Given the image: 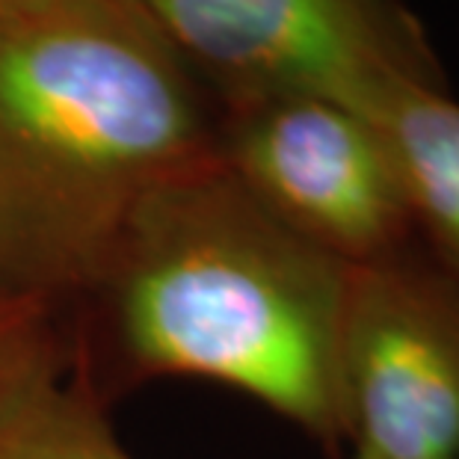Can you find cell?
Returning <instances> with one entry per match:
<instances>
[{
  "label": "cell",
  "instance_id": "6da1fadb",
  "mask_svg": "<svg viewBox=\"0 0 459 459\" xmlns=\"http://www.w3.org/2000/svg\"><path fill=\"white\" fill-rule=\"evenodd\" d=\"M347 264L264 211L220 160L163 184L68 311V377L107 406L152 379H208L329 451L344 445Z\"/></svg>",
  "mask_w": 459,
  "mask_h": 459
},
{
  "label": "cell",
  "instance_id": "7a4b0ae2",
  "mask_svg": "<svg viewBox=\"0 0 459 459\" xmlns=\"http://www.w3.org/2000/svg\"><path fill=\"white\" fill-rule=\"evenodd\" d=\"M220 160L172 48L125 0L0 24V288L68 315L136 208Z\"/></svg>",
  "mask_w": 459,
  "mask_h": 459
},
{
  "label": "cell",
  "instance_id": "3957f363",
  "mask_svg": "<svg viewBox=\"0 0 459 459\" xmlns=\"http://www.w3.org/2000/svg\"><path fill=\"white\" fill-rule=\"evenodd\" d=\"M229 107L315 95L370 119L403 83L447 90L424 27L400 0H125Z\"/></svg>",
  "mask_w": 459,
  "mask_h": 459
},
{
  "label": "cell",
  "instance_id": "277c9868",
  "mask_svg": "<svg viewBox=\"0 0 459 459\" xmlns=\"http://www.w3.org/2000/svg\"><path fill=\"white\" fill-rule=\"evenodd\" d=\"M338 406L356 459H459V285L421 247L350 267Z\"/></svg>",
  "mask_w": 459,
  "mask_h": 459
},
{
  "label": "cell",
  "instance_id": "5b68a950",
  "mask_svg": "<svg viewBox=\"0 0 459 459\" xmlns=\"http://www.w3.org/2000/svg\"><path fill=\"white\" fill-rule=\"evenodd\" d=\"M220 154L264 211L347 267L418 247L383 131L344 104L315 95L238 104Z\"/></svg>",
  "mask_w": 459,
  "mask_h": 459
},
{
  "label": "cell",
  "instance_id": "8992f818",
  "mask_svg": "<svg viewBox=\"0 0 459 459\" xmlns=\"http://www.w3.org/2000/svg\"><path fill=\"white\" fill-rule=\"evenodd\" d=\"M370 122L394 154L418 247L459 285V104L447 90L403 83Z\"/></svg>",
  "mask_w": 459,
  "mask_h": 459
},
{
  "label": "cell",
  "instance_id": "52a82bcc",
  "mask_svg": "<svg viewBox=\"0 0 459 459\" xmlns=\"http://www.w3.org/2000/svg\"><path fill=\"white\" fill-rule=\"evenodd\" d=\"M0 459H134L86 388L48 377L0 406Z\"/></svg>",
  "mask_w": 459,
  "mask_h": 459
},
{
  "label": "cell",
  "instance_id": "ba28073f",
  "mask_svg": "<svg viewBox=\"0 0 459 459\" xmlns=\"http://www.w3.org/2000/svg\"><path fill=\"white\" fill-rule=\"evenodd\" d=\"M68 361L63 311L0 288V406L48 377L68 374Z\"/></svg>",
  "mask_w": 459,
  "mask_h": 459
},
{
  "label": "cell",
  "instance_id": "9c48e42d",
  "mask_svg": "<svg viewBox=\"0 0 459 459\" xmlns=\"http://www.w3.org/2000/svg\"><path fill=\"white\" fill-rule=\"evenodd\" d=\"M60 4H68V0H0V24L33 15V13H42V9L60 6Z\"/></svg>",
  "mask_w": 459,
  "mask_h": 459
}]
</instances>
